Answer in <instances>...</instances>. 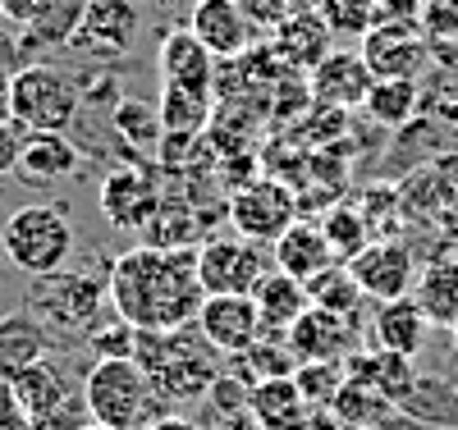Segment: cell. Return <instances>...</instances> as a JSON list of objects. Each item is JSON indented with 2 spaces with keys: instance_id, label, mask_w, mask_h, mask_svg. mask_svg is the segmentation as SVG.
<instances>
[{
  "instance_id": "cell-1",
  "label": "cell",
  "mask_w": 458,
  "mask_h": 430,
  "mask_svg": "<svg viewBox=\"0 0 458 430\" xmlns=\"http://www.w3.org/2000/svg\"><path fill=\"white\" fill-rule=\"evenodd\" d=\"M207 289L198 280V248H133L110 261V311L133 330L193 325Z\"/></svg>"
},
{
  "instance_id": "cell-2",
  "label": "cell",
  "mask_w": 458,
  "mask_h": 430,
  "mask_svg": "<svg viewBox=\"0 0 458 430\" xmlns=\"http://www.w3.org/2000/svg\"><path fill=\"white\" fill-rule=\"evenodd\" d=\"M110 307V261H83V266H60L51 275H37L23 311H32L47 325L55 348H79L101 325V311Z\"/></svg>"
},
{
  "instance_id": "cell-3",
  "label": "cell",
  "mask_w": 458,
  "mask_h": 430,
  "mask_svg": "<svg viewBox=\"0 0 458 430\" xmlns=\"http://www.w3.org/2000/svg\"><path fill=\"white\" fill-rule=\"evenodd\" d=\"M225 353L202 339L198 325H179V330H138L133 343V362L142 367V375L151 380L157 399L170 403H202L211 380L225 371L220 367Z\"/></svg>"
},
{
  "instance_id": "cell-4",
  "label": "cell",
  "mask_w": 458,
  "mask_h": 430,
  "mask_svg": "<svg viewBox=\"0 0 458 430\" xmlns=\"http://www.w3.org/2000/svg\"><path fill=\"white\" fill-rule=\"evenodd\" d=\"M83 399L92 421L106 430H147L157 417H165V403L133 358L92 362V371L83 375Z\"/></svg>"
},
{
  "instance_id": "cell-5",
  "label": "cell",
  "mask_w": 458,
  "mask_h": 430,
  "mask_svg": "<svg viewBox=\"0 0 458 430\" xmlns=\"http://www.w3.org/2000/svg\"><path fill=\"white\" fill-rule=\"evenodd\" d=\"M0 252L23 275H51L73 257V229L64 202H32L5 215L0 224Z\"/></svg>"
},
{
  "instance_id": "cell-6",
  "label": "cell",
  "mask_w": 458,
  "mask_h": 430,
  "mask_svg": "<svg viewBox=\"0 0 458 430\" xmlns=\"http://www.w3.org/2000/svg\"><path fill=\"white\" fill-rule=\"evenodd\" d=\"M79 114V78L55 60H37L14 73V124L23 133H69Z\"/></svg>"
},
{
  "instance_id": "cell-7",
  "label": "cell",
  "mask_w": 458,
  "mask_h": 430,
  "mask_svg": "<svg viewBox=\"0 0 458 430\" xmlns=\"http://www.w3.org/2000/svg\"><path fill=\"white\" fill-rule=\"evenodd\" d=\"M298 211L302 207H298V198L284 183H276V179H248V183L234 188V198H229V207H225V220L234 224V233H243V239L276 248L280 233L302 220Z\"/></svg>"
},
{
  "instance_id": "cell-8",
  "label": "cell",
  "mask_w": 458,
  "mask_h": 430,
  "mask_svg": "<svg viewBox=\"0 0 458 430\" xmlns=\"http://www.w3.org/2000/svg\"><path fill=\"white\" fill-rule=\"evenodd\" d=\"M138 37H142L138 0H92V10L83 14L79 32L69 42V55L92 60V64H114L138 46Z\"/></svg>"
},
{
  "instance_id": "cell-9",
  "label": "cell",
  "mask_w": 458,
  "mask_h": 430,
  "mask_svg": "<svg viewBox=\"0 0 458 430\" xmlns=\"http://www.w3.org/2000/svg\"><path fill=\"white\" fill-rule=\"evenodd\" d=\"M161 198H165V192H161V183H157V170H151V161H129V165L106 170L101 192H97V207H101V215H106L110 229L142 233L147 220L157 215Z\"/></svg>"
},
{
  "instance_id": "cell-10",
  "label": "cell",
  "mask_w": 458,
  "mask_h": 430,
  "mask_svg": "<svg viewBox=\"0 0 458 430\" xmlns=\"http://www.w3.org/2000/svg\"><path fill=\"white\" fill-rule=\"evenodd\" d=\"M271 270L276 266L266 257V243H252L243 233L198 243V280L207 293H252Z\"/></svg>"
},
{
  "instance_id": "cell-11",
  "label": "cell",
  "mask_w": 458,
  "mask_h": 430,
  "mask_svg": "<svg viewBox=\"0 0 458 430\" xmlns=\"http://www.w3.org/2000/svg\"><path fill=\"white\" fill-rule=\"evenodd\" d=\"M362 60L371 78H422L431 60V42L422 23H403V19H376L362 32Z\"/></svg>"
},
{
  "instance_id": "cell-12",
  "label": "cell",
  "mask_w": 458,
  "mask_h": 430,
  "mask_svg": "<svg viewBox=\"0 0 458 430\" xmlns=\"http://www.w3.org/2000/svg\"><path fill=\"white\" fill-rule=\"evenodd\" d=\"M349 275L362 289V298L394 302V298H408L412 284H417V257L403 239H371L349 261Z\"/></svg>"
},
{
  "instance_id": "cell-13",
  "label": "cell",
  "mask_w": 458,
  "mask_h": 430,
  "mask_svg": "<svg viewBox=\"0 0 458 430\" xmlns=\"http://www.w3.org/2000/svg\"><path fill=\"white\" fill-rule=\"evenodd\" d=\"M193 325L202 330V339L216 348V353H225V358L248 353V348L266 334L252 293H207L202 307H198V316H193Z\"/></svg>"
},
{
  "instance_id": "cell-14",
  "label": "cell",
  "mask_w": 458,
  "mask_h": 430,
  "mask_svg": "<svg viewBox=\"0 0 458 430\" xmlns=\"http://www.w3.org/2000/svg\"><path fill=\"white\" fill-rule=\"evenodd\" d=\"M188 28L198 32V42L216 60H239L261 42V32H257L252 14L243 10V0H198L193 14H188Z\"/></svg>"
},
{
  "instance_id": "cell-15",
  "label": "cell",
  "mask_w": 458,
  "mask_h": 430,
  "mask_svg": "<svg viewBox=\"0 0 458 430\" xmlns=\"http://www.w3.org/2000/svg\"><path fill=\"white\" fill-rule=\"evenodd\" d=\"M289 348L298 353V362H344L358 343V325L339 311H326V307H308L302 316L289 325Z\"/></svg>"
},
{
  "instance_id": "cell-16",
  "label": "cell",
  "mask_w": 458,
  "mask_h": 430,
  "mask_svg": "<svg viewBox=\"0 0 458 430\" xmlns=\"http://www.w3.org/2000/svg\"><path fill=\"white\" fill-rule=\"evenodd\" d=\"M371 69L362 60V51H330L312 73H308V92L317 105L326 110H358L371 92Z\"/></svg>"
},
{
  "instance_id": "cell-17",
  "label": "cell",
  "mask_w": 458,
  "mask_h": 430,
  "mask_svg": "<svg viewBox=\"0 0 458 430\" xmlns=\"http://www.w3.org/2000/svg\"><path fill=\"white\" fill-rule=\"evenodd\" d=\"M88 165V151L69 133H23L19 183H64Z\"/></svg>"
},
{
  "instance_id": "cell-18",
  "label": "cell",
  "mask_w": 458,
  "mask_h": 430,
  "mask_svg": "<svg viewBox=\"0 0 458 430\" xmlns=\"http://www.w3.org/2000/svg\"><path fill=\"white\" fill-rule=\"evenodd\" d=\"M157 64H161V83H170V88H193V92L216 88V55L198 42L193 28H170L161 37Z\"/></svg>"
},
{
  "instance_id": "cell-19",
  "label": "cell",
  "mask_w": 458,
  "mask_h": 430,
  "mask_svg": "<svg viewBox=\"0 0 458 430\" xmlns=\"http://www.w3.org/2000/svg\"><path fill=\"white\" fill-rule=\"evenodd\" d=\"M431 321L427 311L417 307V298H394V302H376V316H371V343L380 353H399V358H417L431 339Z\"/></svg>"
},
{
  "instance_id": "cell-20",
  "label": "cell",
  "mask_w": 458,
  "mask_h": 430,
  "mask_svg": "<svg viewBox=\"0 0 458 430\" xmlns=\"http://www.w3.org/2000/svg\"><path fill=\"white\" fill-rule=\"evenodd\" d=\"M271 42H276V51L284 55V64L293 69V73H312L335 46V32H330V23L317 14V10H293V14H284L280 23H276V32H271Z\"/></svg>"
},
{
  "instance_id": "cell-21",
  "label": "cell",
  "mask_w": 458,
  "mask_h": 430,
  "mask_svg": "<svg viewBox=\"0 0 458 430\" xmlns=\"http://www.w3.org/2000/svg\"><path fill=\"white\" fill-rule=\"evenodd\" d=\"M51 334H47V325L32 316V311H5L0 316V375H5L10 384L19 380V375H28L37 362H47L51 358Z\"/></svg>"
},
{
  "instance_id": "cell-22",
  "label": "cell",
  "mask_w": 458,
  "mask_h": 430,
  "mask_svg": "<svg viewBox=\"0 0 458 430\" xmlns=\"http://www.w3.org/2000/svg\"><path fill=\"white\" fill-rule=\"evenodd\" d=\"M271 257H276V270H284V275H293V280H302V284L317 280L321 270L339 266L317 220H298V224H289L280 239H276Z\"/></svg>"
},
{
  "instance_id": "cell-23",
  "label": "cell",
  "mask_w": 458,
  "mask_h": 430,
  "mask_svg": "<svg viewBox=\"0 0 458 430\" xmlns=\"http://www.w3.org/2000/svg\"><path fill=\"white\" fill-rule=\"evenodd\" d=\"M88 10H92V0H51L47 14L37 19L32 28H23V37H19V42H23V60L37 64V60H51V55L69 51L73 32H79Z\"/></svg>"
},
{
  "instance_id": "cell-24",
  "label": "cell",
  "mask_w": 458,
  "mask_h": 430,
  "mask_svg": "<svg viewBox=\"0 0 458 430\" xmlns=\"http://www.w3.org/2000/svg\"><path fill=\"white\" fill-rule=\"evenodd\" d=\"M412 298L427 311L431 325L454 330L458 325V252H440L436 261H427L422 270H417Z\"/></svg>"
},
{
  "instance_id": "cell-25",
  "label": "cell",
  "mask_w": 458,
  "mask_h": 430,
  "mask_svg": "<svg viewBox=\"0 0 458 430\" xmlns=\"http://www.w3.org/2000/svg\"><path fill=\"white\" fill-rule=\"evenodd\" d=\"M344 380L371 384V389H380V394H386L394 408H403V399L412 394V384H417V367H412V358L380 353V348H371V353H349V358H344Z\"/></svg>"
},
{
  "instance_id": "cell-26",
  "label": "cell",
  "mask_w": 458,
  "mask_h": 430,
  "mask_svg": "<svg viewBox=\"0 0 458 430\" xmlns=\"http://www.w3.org/2000/svg\"><path fill=\"white\" fill-rule=\"evenodd\" d=\"M252 302L261 311L266 334H289V325L312 307V293H308V284H302V280L284 275V270H271V275L252 289Z\"/></svg>"
},
{
  "instance_id": "cell-27",
  "label": "cell",
  "mask_w": 458,
  "mask_h": 430,
  "mask_svg": "<svg viewBox=\"0 0 458 430\" xmlns=\"http://www.w3.org/2000/svg\"><path fill=\"white\" fill-rule=\"evenodd\" d=\"M317 408L298 394L293 375L289 380H261L252 384V421L261 430H302Z\"/></svg>"
},
{
  "instance_id": "cell-28",
  "label": "cell",
  "mask_w": 458,
  "mask_h": 430,
  "mask_svg": "<svg viewBox=\"0 0 458 430\" xmlns=\"http://www.w3.org/2000/svg\"><path fill=\"white\" fill-rule=\"evenodd\" d=\"M110 133L124 142L129 161H147V156H157V147H161V138H165V124H161L157 101H133V97H124L120 105L110 110Z\"/></svg>"
},
{
  "instance_id": "cell-29",
  "label": "cell",
  "mask_w": 458,
  "mask_h": 430,
  "mask_svg": "<svg viewBox=\"0 0 458 430\" xmlns=\"http://www.w3.org/2000/svg\"><path fill=\"white\" fill-rule=\"evenodd\" d=\"M417 105H422V83H412V78H376L362 101V114L380 129H408L417 120Z\"/></svg>"
},
{
  "instance_id": "cell-30",
  "label": "cell",
  "mask_w": 458,
  "mask_h": 430,
  "mask_svg": "<svg viewBox=\"0 0 458 430\" xmlns=\"http://www.w3.org/2000/svg\"><path fill=\"white\" fill-rule=\"evenodd\" d=\"M10 394H14V408H19L28 421H37V417H47L64 394H73V380H69V371H60V367L47 358V362H37L28 375H19V380L10 384Z\"/></svg>"
},
{
  "instance_id": "cell-31",
  "label": "cell",
  "mask_w": 458,
  "mask_h": 430,
  "mask_svg": "<svg viewBox=\"0 0 458 430\" xmlns=\"http://www.w3.org/2000/svg\"><path fill=\"white\" fill-rule=\"evenodd\" d=\"M403 412L431 430H458V384L440 375H417L412 394L403 399Z\"/></svg>"
},
{
  "instance_id": "cell-32",
  "label": "cell",
  "mask_w": 458,
  "mask_h": 430,
  "mask_svg": "<svg viewBox=\"0 0 458 430\" xmlns=\"http://www.w3.org/2000/svg\"><path fill=\"white\" fill-rule=\"evenodd\" d=\"M157 110H161V124H165V133H188V138H202L207 133V124H211V110H216V101H211V92H193V88H161V101H157Z\"/></svg>"
},
{
  "instance_id": "cell-33",
  "label": "cell",
  "mask_w": 458,
  "mask_h": 430,
  "mask_svg": "<svg viewBox=\"0 0 458 430\" xmlns=\"http://www.w3.org/2000/svg\"><path fill=\"white\" fill-rule=\"evenodd\" d=\"M234 362H243L239 375H243L248 384H261V380H289V375L302 367L284 334H261V339L248 348V353H239Z\"/></svg>"
},
{
  "instance_id": "cell-34",
  "label": "cell",
  "mask_w": 458,
  "mask_h": 430,
  "mask_svg": "<svg viewBox=\"0 0 458 430\" xmlns=\"http://www.w3.org/2000/svg\"><path fill=\"white\" fill-rule=\"evenodd\" d=\"M330 412L349 426V430H371V426H380L386 417H394L399 408L380 394V389L358 384V380H344L339 394H335V403H330Z\"/></svg>"
},
{
  "instance_id": "cell-35",
  "label": "cell",
  "mask_w": 458,
  "mask_h": 430,
  "mask_svg": "<svg viewBox=\"0 0 458 430\" xmlns=\"http://www.w3.org/2000/svg\"><path fill=\"white\" fill-rule=\"evenodd\" d=\"M138 239H142V248H161V252L193 248L198 243V215H188V207H174L170 198H161L157 215L147 220V229Z\"/></svg>"
},
{
  "instance_id": "cell-36",
  "label": "cell",
  "mask_w": 458,
  "mask_h": 430,
  "mask_svg": "<svg viewBox=\"0 0 458 430\" xmlns=\"http://www.w3.org/2000/svg\"><path fill=\"white\" fill-rule=\"evenodd\" d=\"M317 224H321V233H326V243H330V252H335L339 266H349V261L371 243L367 220H362V211H353V207H330Z\"/></svg>"
},
{
  "instance_id": "cell-37",
  "label": "cell",
  "mask_w": 458,
  "mask_h": 430,
  "mask_svg": "<svg viewBox=\"0 0 458 430\" xmlns=\"http://www.w3.org/2000/svg\"><path fill=\"white\" fill-rule=\"evenodd\" d=\"M308 293H312L317 307L339 311V316H349V321L358 316V302H362V289L353 284L349 266H330V270H321L317 280H308Z\"/></svg>"
},
{
  "instance_id": "cell-38",
  "label": "cell",
  "mask_w": 458,
  "mask_h": 430,
  "mask_svg": "<svg viewBox=\"0 0 458 430\" xmlns=\"http://www.w3.org/2000/svg\"><path fill=\"white\" fill-rule=\"evenodd\" d=\"M293 384H298V394L308 399L312 408H330L335 394H339V384H344V362H302L293 371Z\"/></svg>"
},
{
  "instance_id": "cell-39",
  "label": "cell",
  "mask_w": 458,
  "mask_h": 430,
  "mask_svg": "<svg viewBox=\"0 0 458 430\" xmlns=\"http://www.w3.org/2000/svg\"><path fill=\"white\" fill-rule=\"evenodd\" d=\"M317 14L330 23V32H367L380 14H376V0H317Z\"/></svg>"
},
{
  "instance_id": "cell-40",
  "label": "cell",
  "mask_w": 458,
  "mask_h": 430,
  "mask_svg": "<svg viewBox=\"0 0 458 430\" xmlns=\"http://www.w3.org/2000/svg\"><path fill=\"white\" fill-rule=\"evenodd\" d=\"M417 23H422L431 46H454L458 42V0H427Z\"/></svg>"
},
{
  "instance_id": "cell-41",
  "label": "cell",
  "mask_w": 458,
  "mask_h": 430,
  "mask_svg": "<svg viewBox=\"0 0 458 430\" xmlns=\"http://www.w3.org/2000/svg\"><path fill=\"white\" fill-rule=\"evenodd\" d=\"M92 426V412H88V399H83V384L73 389V394H64L47 417H37L32 430H88Z\"/></svg>"
},
{
  "instance_id": "cell-42",
  "label": "cell",
  "mask_w": 458,
  "mask_h": 430,
  "mask_svg": "<svg viewBox=\"0 0 458 430\" xmlns=\"http://www.w3.org/2000/svg\"><path fill=\"white\" fill-rule=\"evenodd\" d=\"M133 343H138V330L129 321H114V325H97L88 334V348L97 353V362L106 358H133Z\"/></svg>"
},
{
  "instance_id": "cell-43",
  "label": "cell",
  "mask_w": 458,
  "mask_h": 430,
  "mask_svg": "<svg viewBox=\"0 0 458 430\" xmlns=\"http://www.w3.org/2000/svg\"><path fill=\"white\" fill-rule=\"evenodd\" d=\"M19 156H23V129L10 120V124H0V179L19 170Z\"/></svg>"
},
{
  "instance_id": "cell-44",
  "label": "cell",
  "mask_w": 458,
  "mask_h": 430,
  "mask_svg": "<svg viewBox=\"0 0 458 430\" xmlns=\"http://www.w3.org/2000/svg\"><path fill=\"white\" fill-rule=\"evenodd\" d=\"M47 5L51 0H0V14H5V23H14V28H32L47 14Z\"/></svg>"
},
{
  "instance_id": "cell-45",
  "label": "cell",
  "mask_w": 458,
  "mask_h": 430,
  "mask_svg": "<svg viewBox=\"0 0 458 430\" xmlns=\"http://www.w3.org/2000/svg\"><path fill=\"white\" fill-rule=\"evenodd\" d=\"M23 64H28V60H23V42H19L5 23H0V78H14Z\"/></svg>"
},
{
  "instance_id": "cell-46",
  "label": "cell",
  "mask_w": 458,
  "mask_h": 430,
  "mask_svg": "<svg viewBox=\"0 0 458 430\" xmlns=\"http://www.w3.org/2000/svg\"><path fill=\"white\" fill-rule=\"evenodd\" d=\"M422 5H427V0H376V14H380V19L417 23V19H422Z\"/></svg>"
},
{
  "instance_id": "cell-47",
  "label": "cell",
  "mask_w": 458,
  "mask_h": 430,
  "mask_svg": "<svg viewBox=\"0 0 458 430\" xmlns=\"http://www.w3.org/2000/svg\"><path fill=\"white\" fill-rule=\"evenodd\" d=\"M440 239H445V252H458V188H454V198H449V207H445V215H440Z\"/></svg>"
},
{
  "instance_id": "cell-48",
  "label": "cell",
  "mask_w": 458,
  "mask_h": 430,
  "mask_svg": "<svg viewBox=\"0 0 458 430\" xmlns=\"http://www.w3.org/2000/svg\"><path fill=\"white\" fill-rule=\"evenodd\" d=\"M302 430H349V426H344L330 408H317V412L308 417V426H302Z\"/></svg>"
},
{
  "instance_id": "cell-49",
  "label": "cell",
  "mask_w": 458,
  "mask_h": 430,
  "mask_svg": "<svg viewBox=\"0 0 458 430\" xmlns=\"http://www.w3.org/2000/svg\"><path fill=\"white\" fill-rule=\"evenodd\" d=\"M14 120V78H0V124Z\"/></svg>"
},
{
  "instance_id": "cell-50",
  "label": "cell",
  "mask_w": 458,
  "mask_h": 430,
  "mask_svg": "<svg viewBox=\"0 0 458 430\" xmlns=\"http://www.w3.org/2000/svg\"><path fill=\"white\" fill-rule=\"evenodd\" d=\"M147 430H202L198 421H188V417H174V412H165V417H157Z\"/></svg>"
},
{
  "instance_id": "cell-51",
  "label": "cell",
  "mask_w": 458,
  "mask_h": 430,
  "mask_svg": "<svg viewBox=\"0 0 458 430\" xmlns=\"http://www.w3.org/2000/svg\"><path fill=\"white\" fill-rule=\"evenodd\" d=\"M207 430H261V426L248 412V417H229V421H207Z\"/></svg>"
},
{
  "instance_id": "cell-52",
  "label": "cell",
  "mask_w": 458,
  "mask_h": 430,
  "mask_svg": "<svg viewBox=\"0 0 458 430\" xmlns=\"http://www.w3.org/2000/svg\"><path fill=\"white\" fill-rule=\"evenodd\" d=\"M5 408H14V394H10V380L0 375V412H5Z\"/></svg>"
},
{
  "instance_id": "cell-53",
  "label": "cell",
  "mask_w": 458,
  "mask_h": 430,
  "mask_svg": "<svg viewBox=\"0 0 458 430\" xmlns=\"http://www.w3.org/2000/svg\"><path fill=\"white\" fill-rule=\"evenodd\" d=\"M449 339H454V353H458V325H454V330H449Z\"/></svg>"
},
{
  "instance_id": "cell-54",
  "label": "cell",
  "mask_w": 458,
  "mask_h": 430,
  "mask_svg": "<svg viewBox=\"0 0 458 430\" xmlns=\"http://www.w3.org/2000/svg\"><path fill=\"white\" fill-rule=\"evenodd\" d=\"M88 430H106V426H97V421H92V426H88Z\"/></svg>"
},
{
  "instance_id": "cell-55",
  "label": "cell",
  "mask_w": 458,
  "mask_h": 430,
  "mask_svg": "<svg viewBox=\"0 0 458 430\" xmlns=\"http://www.w3.org/2000/svg\"><path fill=\"white\" fill-rule=\"evenodd\" d=\"M0 23H5V14H0Z\"/></svg>"
}]
</instances>
